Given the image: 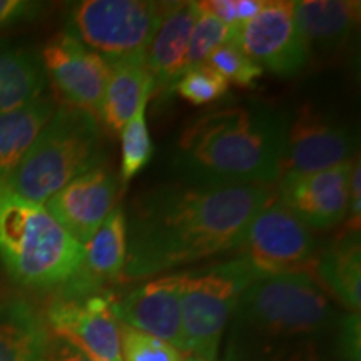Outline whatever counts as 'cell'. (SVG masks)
<instances>
[{
  "instance_id": "obj_1",
  "label": "cell",
  "mask_w": 361,
  "mask_h": 361,
  "mask_svg": "<svg viewBox=\"0 0 361 361\" xmlns=\"http://www.w3.org/2000/svg\"><path fill=\"white\" fill-rule=\"evenodd\" d=\"M274 197L271 186H157L134 201L128 228L126 281L236 251L247 226Z\"/></svg>"
},
{
  "instance_id": "obj_2",
  "label": "cell",
  "mask_w": 361,
  "mask_h": 361,
  "mask_svg": "<svg viewBox=\"0 0 361 361\" xmlns=\"http://www.w3.org/2000/svg\"><path fill=\"white\" fill-rule=\"evenodd\" d=\"M340 319L308 273L259 278L239 296L223 361H323Z\"/></svg>"
},
{
  "instance_id": "obj_3",
  "label": "cell",
  "mask_w": 361,
  "mask_h": 361,
  "mask_svg": "<svg viewBox=\"0 0 361 361\" xmlns=\"http://www.w3.org/2000/svg\"><path fill=\"white\" fill-rule=\"evenodd\" d=\"M283 133V121L264 106L206 112L180 133L176 166L188 183L271 186L279 179Z\"/></svg>"
},
{
  "instance_id": "obj_4",
  "label": "cell",
  "mask_w": 361,
  "mask_h": 361,
  "mask_svg": "<svg viewBox=\"0 0 361 361\" xmlns=\"http://www.w3.org/2000/svg\"><path fill=\"white\" fill-rule=\"evenodd\" d=\"M84 247L44 204L0 188V261L30 290L62 288L78 271Z\"/></svg>"
},
{
  "instance_id": "obj_5",
  "label": "cell",
  "mask_w": 361,
  "mask_h": 361,
  "mask_svg": "<svg viewBox=\"0 0 361 361\" xmlns=\"http://www.w3.org/2000/svg\"><path fill=\"white\" fill-rule=\"evenodd\" d=\"M104 157L101 123L89 112L61 104L12 174L7 189L44 204L75 178L101 166Z\"/></svg>"
},
{
  "instance_id": "obj_6",
  "label": "cell",
  "mask_w": 361,
  "mask_h": 361,
  "mask_svg": "<svg viewBox=\"0 0 361 361\" xmlns=\"http://www.w3.org/2000/svg\"><path fill=\"white\" fill-rule=\"evenodd\" d=\"M256 279L255 269L239 256L184 273L180 318L186 355L219 361L221 343L239 296Z\"/></svg>"
},
{
  "instance_id": "obj_7",
  "label": "cell",
  "mask_w": 361,
  "mask_h": 361,
  "mask_svg": "<svg viewBox=\"0 0 361 361\" xmlns=\"http://www.w3.org/2000/svg\"><path fill=\"white\" fill-rule=\"evenodd\" d=\"M174 2L82 0L69 7L66 34L109 66L146 57L161 22Z\"/></svg>"
},
{
  "instance_id": "obj_8",
  "label": "cell",
  "mask_w": 361,
  "mask_h": 361,
  "mask_svg": "<svg viewBox=\"0 0 361 361\" xmlns=\"http://www.w3.org/2000/svg\"><path fill=\"white\" fill-rule=\"evenodd\" d=\"M234 252L266 278L314 269L318 245L308 226L274 196L252 218Z\"/></svg>"
},
{
  "instance_id": "obj_9",
  "label": "cell",
  "mask_w": 361,
  "mask_h": 361,
  "mask_svg": "<svg viewBox=\"0 0 361 361\" xmlns=\"http://www.w3.org/2000/svg\"><path fill=\"white\" fill-rule=\"evenodd\" d=\"M234 44L263 71L291 78L303 71L310 47L295 17V4L269 0L236 30Z\"/></svg>"
},
{
  "instance_id": "obj_10",
  "label": "cell",
  "mask_w": 361,
  "mask_h": 361,
  "mask_svg": "<svg viewBox=\"0 0 361 361\" xmlns=\"http://www.w3.org/2000/svg\"><path fill=\"white\" fill-rule=\"evenodd\" d=\"M114 293L106 290L82 296L57 295L49 305L45 323L61 338L90 360L123 361L119 346V322L112 311Z\"/></svg>"
},
{
  "instance_id": "obj_11",
  "label": "cell",
  "mask_w": 361,
  "mask_h": 361,
  "mask_svg": "<svg viewBox=\"0 0 361 361\" xmlns=\"http://www.w3.org/2000/svg\"><path fill=\"white\" fill-rule=\"evenodd\" d=\"M353 151L355 137L348 128L311 104H305L284 126L279 176L335 168L353 159Z\"/></svg>"
},
{
  "instance_id": "obj_12",
  "label": "cell",
  "mask_w": 361,
  "mask_h": 361,
  "mask_svg": "<svg viewBox=\"0 0 361 361\" xmlns=\"http://www.w3.org/2000/svg\"><path fill=\"white\" fill-rule=\"evenodd\" d=\"M40 59L47 80L59 90L64 104L89 112L99 121L111 66L66 32L45 44Z\"/></svg>"
},
{
  "instance_id": "obj_13",
  "label": "cell",
  "mask_w": 361,
  "mask_h": 361,
  "mask_svg": "<svg viewBox=\"0 0 361 361\" xmlns=\"http://www.w3.org/2000/svg\"><path fill=\"white\" fill-rule=\"evenodd\" d=\"M355 159L308 174L279 176L276 200L310 229L328 231L345 221Z\"/></svg>"
},
{
  "instance_id": "obj_14",
  "label": "cell",
  "mask_w": 361,
  "mask_h": 361,
  "mask_svg": "<svg viewBox=\"0 0 361 361\" xmlns=\"http://www.w3.org/2000/svg\"><path fill=\"white\" fill-rule=\"evenodd\" d=\"M184 273L149 278L121 296H114L112 311L119 323L169 343L186 355L180 318Z\"/></svg>"
},
{
  "instance_id": "obj_15",
  "label": "cell",
  "mask_w": 361,
  "mask_h": 361,
  "mask_svg": "<svg viewBox=\"0 0 361 361\" xmlns=\"http://www.w3.org/2000/svg\"><path fill=\"white\" fill-rule=\"evenodd\" d=\"M117 197L119 178L101 164L75 178L44 206L67 234L84 246L114 209Z\"/></svg>"
},
{
  "instance_id": "obj_16",
  "label": "cell",
  "mask_w": 361,
  "mask_h": 361,
  "mask_svg": "<svg viewBox=\"0 0 361 361\" xmlns=\"http://www.w3.org/2000/svg\"><path fill=\"white\" fill-rule=\"evenodd\" d=\"M128 228L126 214L116 206L104 219L94 236L82 246V261L78 271L64 286L59 288L62 296H82L90 293L106 291L124 276L126 256H128Z\"/></svg>"
},
{
  "instance_id": "obj_17",
  "label": "cell",
  "mask_w": 361,
  "mask_h": 361,
  "mask_svg": "<svg viewBox=\"0 0 361 361\" xmlns=\"http://www.w3.org/2000/svg\"><path fill=\"white\" fill-rule=\"evenodd\" d=\"M197 2H174L146 51V69L152 96L171 94L186 71L189 37L197 19Z\"/></svg>"
},
{
  "instance_id": "obj_18",
  "label": "cell",
  "mask_w": 361,
  "mask_h": 361,
  "mask_svg": "<svg viewBox=\"0 0 361 361\" xmlns=\"http://www.w3.org/2000/svg\"><path fill=\"white\" fill-rule=\"evenodd\" d=\"M295 17L310 51L323 56L338 54L360 25L361 4L353 0H300Z\"/></svg>"
},
{
  "instance_id": "obj_19",
  "label": "cell",
  "mask_w": 361,
  "mask_h": 361,
  "mask_svg": "<svg viewBox=\"0 0 361 361\" xmlns=\"http://www.w3.org/2000/svg\"><path fill=\"white\" fill-rule=\"evenodd\" d=\"M52 333L45 318L22 298H0V361H40Z\"/></svg>"
},
{
  "instance_id": "obj_20",
  "label": "cell",
  "mask_w": 361,
  "mask_h": 361,
  "mask_svg": "<svg viewBox=\"0 0 361 361\" xmlns=\"http://www.w3.org/2000/svg\"><path fill=\"white\" fill-rule=\"evenodd\" d=\"M146 57L130 59L111 66L104 90L99 123L112 134H121L144 102L152 97V80L146 69Z\"/></svg>"
},
{
  "instance_id": "obj_21",
  "label": "cell",
  "mask_w": 361,
  "mask_h": 361,
  "mask_svg": "<svg viewBox=\"0 0 361 361\" xmlns=\"http://www.w3.org/2000/svg\"><path fill=\"white\" fill-rule=\"evenodd\" d=\"M318 278L329 293L351 313L361 306V245L360 233H343L318 250L314 261Z\"/></svg>"
},
{
  "instance_id": "obj_22",
  "label": "cell",
  "mask_w": 361,
  "mask_h": 361,
  "mask_svg": "<svg viewBox=\"0 0 361 361\" xmlns=\"http://www.w3.org/2000/svg\"><path fill=\"white\" fill-rule=\"evenodd\" d=\"M47 82L37 51L25 45L0 42V116L44 96Z\"/></svg>"
},
{
  "instance_id": "obj_23",
  "label": "cell",
  "mask_w": 361,
  "mask_h": 361,
  "mask_svg": "<svg viewBox=\"0 0 361 361\" xmlns=\"http://www.w3.org/2000/svg\"><path fill=\"white\" fill-rule=\"evenodd\" d=\"M56 107L54 99L45 92L24 107L0 116V186L7 188Z\"/></svg>"
},
{
  "instance_id": "obj_24",
  "label": "cell",
  "mask_w": 361,
  "mask_h": 361,
  "mask_svg": "<svg viewBox=\"0 0 361 361\" xmlns=\"http://www.w3.org/2000/svg\"><path fill=\"white\" fill-rule=\"evenodd\" d=\"M146 107L147 102H144L133 119L121 130V179L123 183H129L135 178L152 157V141L147 129Z\"/></svg>"
},
{
  "instance_id": "obj_25",
  "label": "cell",
  "mask_w": 361,
  "mask_h": 361,
  "mask_svg": "<svg viewBox=\"0 0 361 361\" xmlns=\"http://www.w3.org/2000/svg\"><path fill=\"white\" fill-rule=\"evenodd\" d=\"M197 8H200V13H197V19L191 30V37H189L186 71L204 66L213 51L221 45L234 42V39H236L238 29L223 24L218 17L202 8L200 2H197Z\"/></svg>"
},
{
  "instance_id": "obj_26",
  "label": "cell",
  "mask_w": 361,
  "mask_h": 361,
  "mask_svg": "<svg viewBox=\"0 0 361 361\" xmlns=\"http://www.w3.org/2000/svg\"><path fill=\"white\" fill-rule=\"evenodd\" d=\"M119 346L123 361H183L184 353L169 343L119 323Z\"/></svg>"
},
{
  "instance_id": "obj_27",
  "label": "cell",
  "mask_w": 361,
  "mask_h": 361,
  "mask_svg": "<svg viewBox=\"0 0 361 361\" xmlns=\"http://www.w3.org/2000/svg\"><path fill=\"white\" fill-rule=\"evenodd\" d=\"M174 90L192 106H207L224 97L229 90V84L213 67L204 64L184 72Z\"/></svg>"
},
{
  "instance_id": "obj_28",
  "label": "cell",
  "mask_w": 361,
  "mask_h": 361,
  "mask_svg": "<svg viewBox=\"0 0 361 361\" xmlns=\"http://www.w3.org/2000/svg\"><path fill=\"white\" fill-rule=\"evenodd\" d=\"M206 64L213 67L226 82H233L239 85V87H251V85H255L256 80L264 72L234 42L224 44L213 51V54L207 57Z\"/></svg>"
},
{
  "instance_id": "obj_29",
  "label": "cell",
  "mask_w": 361,
  "mask_h": 361,
  "mask_svg": "<svg viewBox=\"0 0 361 361\" xmlns=\"http://www.w3.org/2000/svg\"><path fill=\"white\" fill-rule=\"evenodd\" d=\"M200 6L218 17L223 24L239 29L261 11L264 0H209L200 2Z\"/></svg>"
},
{
  "instance_id": "obj_30",
  "label": "cell",
  "mask_w": 361,
  "mask_h": 361,
  "mask_svg": "<svg viewBox=\"0 0 361 361\" xmlns=\"http://www.w3.org/2000/svg\"><path fill=\"white\" fill-rule=\"evenodd\" d=\"M42 2L32 0H0V30L32 22L44 11Z\"/></svg>"
},
{
  "instance_id": "obj_31",
  "label": "cell",
  "mask_w": 361,
  "mask_h": 361,
  "mask_svg": "<svg viewBox=\"0 0 361 361\" xmlns=\"http://www.w3.org/2000/svg\"><path fill=\"white\" fill-rule=\"evenodd\" d=\"M338 355L341 361H360V314L350 313L338 324Z\"/></svg>"
},
{
  "instance_id": "obj_32",
  "label": "cell",
  "mask_w": 361,
  "mask_h": 361,
  "mask_svg": "<svg viewBox=\"0 0 361 361\" xmlns=\"http://www.w3.org/2000/svg\"><path fill=\"white\" fill-rule=\"evenodd\" d=\"M360 218H361V166L356 159L350 176V192H348V207L343 221V233H360Z\"/></svg>"
},
{
  "instance_id": "obj_33",
  "label": "cell",
  "mask_w": 361,
  "mask_h": 361,
  "mask_svg": "<svg viewBox=\"0 0 361 361\" xmlns=\"http://www.w3.org/2000/svg\"><path fill=\"white\" fill-rule=\"evenodd\" d=\"M40 361H92L87 355L82 353L74 345L67 343L61 338L54 336L49 343V348L45 351Z\"/></svg>"
},
{
  "instance_id": "obj_34",
  "label": "cell",
  "mask_w": 361,
  "mask_h": 361,
  "mask_svg": "<svg viewBox=\"0 0 361 361\" xmlns=\"http://www.w3.org/2000/svg\"><path fill=\"white\" fill-rule=\"evenodd\" d=\"M183 361H207V360H204V358H200V356H194V355H189L186 360H183Z\"/></svg>"
},
{
  "instance_id": "obj_35",
  "label": "cell",
  "mask_w": 361,
  "mask_h": 361,
  "mask_svg": "<svg viewBox=\"0 0 361 361\" xmlns=\"http://www.w3.org/2000/svg\"><path fill=\"white\" fill-rule=\"evenodd\" d=\"M92 361H99V360H92Z\"/></svg>"
}]
</instances>
